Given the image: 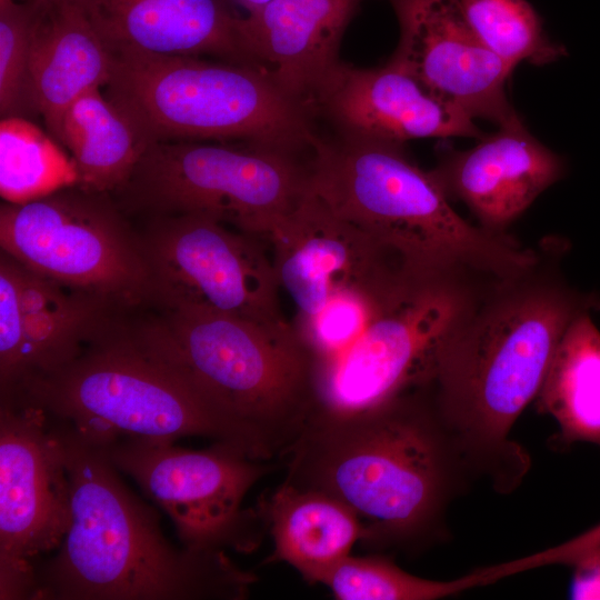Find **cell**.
Listing matches in <instances>:
<instances>
[{
    "mask_svg": "<svg viewBox=\"0 0 600 600\" xmlns=\"http://www.w3.org/2000/svg\"><path fill=\"white\" fill-rule=\"evenodd\" d=\"M427 386L374 407L316 410L282 454L284 482L351 508L371 548H410L437 534L467 468Z\"/></svg>",
    "mask_w": 600,
    "mask_h": 600,
    "instance_id": "cell-1",
    "label": "cell"
},
{
    "mask_svg": "<svg viewBox=\"0 0 600 600\" xmlns=\"http://www.w3.org/2000/svg\"><path fill=\"white\" fill-rule=\"evenodd\" d=\"M527 274L474 306L439 349L428 384L466 467L501 492L513 490L530 466L510 430L537 397L564 331L588 311L562 284Z\"/></svg>",
    "mask_w": 600,
    "mask_h": 600,
    "instance_id": "cell-2",
    "label": "cell"
},
{
    "mask_svg": "<svg viewBox=\"0 0 600 600\" xmlns=\"http://www.w3.org/2000/svg\"><path fill=\"white\" fill-rule=\"evenodd\" d=\"M60 427L71 484V524L37 572L34 599L242 600L258 577L221 549H179L157 513L121 481L104 446Z\"/></svg>",
    "mask_w": 600,
    "mask_h": 600,
    "instance_id": "cell-3",
    "label": "cell"
},
{
    "mask_svg": "<svg viewBox=\"0 0 600 600\" xmlns=\"http://www.w3.org/2000/svg\"><path fill=\"white\" fill-rule=\"evenodd\" d=\"M311 152L309 191L414 270H474L509 280L538 262L504 233L462 219L432 172L416 166L401 143L343 132L318 139Z\"/></svg>",
    "mask_w": 600,
    "mask_h": 600,
    "instance_id": "cell-4",
    "label": "cell"
},
{
    "mask_svg": "<svg viewBox=\"0 0 600 600\" xmlns=\"http://www.w3.org/2000/svg\"><path fill=\"white\" fill-rule=\"evenodd\" d=\"M149 309L132 317L140 333L183 367L256 459L282 457L317 410L316 358L296 328L192 307Z\"/></svg>",
    "mask_w": 600,
    "mask_h": 600,
    "instance_id": "cell-5",
    "label": "cell"
},
{
    "mask_svg": "<svg viewBox=\"0 0 600 600\" xmlns=\"http://www.w3.org/2000/svg\"><path fill=\"white\" fill-rule=\"evenodd\" d=\"M1 396L32 403L92 439L204 437L251 457L239 430L129 316L111 319L62 367Z\"/></svg>",
    "mask_w": 600,
    "mask_h": 600,
    "instance_id": "cell-6",
    "label": "cell"
},
{
    "mask_svg": "<svg viewBox=\"0 0 600 600\" xmlns=\"http://www.w3.org/2000/svg\"><path fill=\"white\" fill-rule=\"evenodd\" d=\"M111 54L104 94L147 146L246 142L299 153L319 139L311 107L256 66L200 56Z\"/></svg>",
    "mask_w": 600,
    "mask_h": 600,
    "instance_id": "cell-7",
    "label": "cell"
},
{
    "mask_svg": "<svg viewBox=\"0 0 600 600\" xmlns=\"http://www.w3.org/2000/svg\"><path fill=\"white\" fill-rule=\"evenodd\" d=\"M308 191V163L298 153L222 141H161L147 146L112 196L144 219L204 214L263 241Z\"/></svg>",
    "mask_w": 600,
    "mask_h": 600,
    "instance_id": "cell-8",
    "label": "cell"
},
{
    "mask_svg": "<svg viewBox=\"0 0 600 600\" xmlns=\"http://www.w3.org/2000/svg\"><path fill=\"white\" fill-rule=\"evenodd\" d=\"M1 251L117 316L151 304V271L139 231L112 194L71 184L0 207Z\"/></svg>",
    "mask_w": 600,
    "mask_h": 600,
    "instance_id": "cell-9",
    "label": "cell"
},
{
    "mask_svg": "<svg viewBox=\"0 0 600 600\" xmlns=\"http://www.w3.org/2000/svg\"><path fill=\"white\" fill-rule=\"evenodd\" d=\"M459 273L413 277L349 346L317 362V410H364L428 386L442 343L477 304Z\"/></svg>",
    "mask_w": 600,
    "mask_h": 600,
    "instance_id": "cell-10",
    "label": "cell"
},
{
    "mask_svg": "<svg viewBox=\"0 0 600 600\" xmlns=\"http://www.w3.org/2000/svg\"><path fill=\"white\" fill-rule=\"evenodd\" d=\"M98 441L112 464L170 517L183 547L250 551L259 543L263 522L258 510L243 509L242 502L276 469L270 461L221 442L190 450L137 437Z\"/></svg>",
    "mask_w": 600,
    "mask_h": 600,
    "instance_id": "cell-11",
    "label": "cell"
},
{
    "mask_svg": "<svg viewBox=\"0 0 600 600\" xmlns=\"http://www.w3.org/2000/svg\"><path fill=\"white\" fill-rule=\"evenodd\" d=\"M149 308L192 307L258 323H283L263 240L204 214L144 219Z\"/></svg>",
    "mask_w": 600,
    "mask_h": 600,
    "instance_id": "cell-12",
    "label": "cell"
},
{
    "mask_svg": "<svg viewBox=\"0 0 600 600\" xmlns=\"http://www.w3.org/2000/svg\"><path fill=\"white\" fill-rule=\"evenodd\" d=\"M71 524V484L59 424L12 396L0 406V599H34L36 561Z\"/></svg>",
    "mask_w": 600,
    "mask_h": 600,
    "instance_id": "cell-13",
    "label": "cell"
},
{
    "mask_svg": "<svg viewBox=\"0 0 600 600\" xmlns=\"http://www.w3.org/2000/svg\"><path fill=\"white\" fill-rule=\"evenodd\" d=\"M267 241L279 287L294 302L297 318L314 314L340 293L387 294L423 273L333 213L309 189Z\"/></svg>",
    "mask_w": 600,
    "mask_h": 600,
    "instance_id": "cell-14",
    "label": "cell"
},
{
    "mask_svg": "<svg viewBox=\"0 0 600 600\" xmlns=\"http://www.w3.org/2000/svg\"><path fill=\"white\" fill-rule=\"evenodd\" d=\"M400 26L389 61L429 92L499 127L520 121L507 94L513 69L471 28L460 0H389Z\"/></svg>",
    "mask_w": 600,
    "mask_h": 600,
    "instance_id": "cell-15",
    "label": "cell"
},
{
    "mask_svg": "<svg viewBox=\"0 0 600 600\" xmlns=\"http://www.w3.org/2000/svg\"><path fill=\"white\" fill-rule=\"evenodd\" d=\"M117 316L1 251L0 389L46 374L73 359Z\"/></svg>",
    "mask_w": 600,
    "mask_h": 600,
    "instance_id": "cell-16",
    "label": "cell"
},
{
    "mask_svg": "<svg viewBox=\"0 0 600 600\" xmlns=\"http://www.w3.org/2000/svg\"><path fill=\"white\" fill-rule=\"evenodd\" d=\"M342 132L404 144L426 138H481L473 118L429 92L389 61L360 69L339 62L310 100Z\"/></svg>",
    "mask_w": 600,
    "mask_h": 600,
    "instance_id": "cell-17",
    "label": "cell"
},
{
    "mask_svg": "<svg viewBox=\"0 0 600 600\" xmlns=\"http://www.w3.org/2000/svg\"><path fill=\"white\" fill-rule=\"evenodd\" d=\"M431 172L449 199L463 201L481 227L502 232L563 177L566 166L520 120L479 138L468 150L451 151Z\"/></svg>",
    "mask_w": 600,
    "mask_h": 600,
    "instance_id": "cell-18",
    "label": "cell"
},
{
    "mask_svg": "<svg viewBox=\"0 0 600 600\" xmlns=\"http://www.w3.org/2000/svg\"><path fill=\"white\" fill-rule=\"evenodd\" d=\"M366 0H271L239 16L237 30L249 62L288 94L310 106L340 62L343 33Z\"/></svg>",
    "mask_w": 600,
    "mask_h": 600,
    "instance_id": "cell-19",
    "label": "cell"
},
{
    "mask_svg": "<svg viewBox=\"0 0 600 600\" xmlns=\"http://www.w3.org/2000/svg\"><path fill=\"white\" fill-rule=\"evenodd\" d=\"M111 52L200 56L251 64L224 0H80ZM252 66V64H251Z\"/></svg>",
    "mask_w": 600,
    "mask_h": 600,
    "instance_id": "cell-20",
    "label": "cell"
},
{
    "mask_svg": "<svg viewBox=\"0 0 600 600\" xmlns=\"http://www.w3.org/2000/svg\"><path fill=\"white\" fill-rule=\"evenodd\" d=\"M111 64V51L79 3L39 4L31 40V84L38 113L54 139L67 109L107 84Z\"/></svg>",
    "mask_w": 600,
    "mask_h": 600,
    "instance_id": "cell-21",
    "label": "cell"
},
{
    "mask_svg": "<svg viewBox=\"0 0 600 600\" xmlns=\"http://www.w3.org/2000/svg\"><path fill=\"white\" fill-rule=\"evenodd\" d=\"M258 512L273 540L270 561L288 563L310 584L319 583L364 538L361 519L342 501L284 481Z\"/></svg>",
    "mask_w": 600,
    "mask_h": 600,
    "instance_id": "cell-22",
    "label": "cell"
},
{
    "mask_svg": "<svg viewBox=\"0 0 600 600\" xmlns=\"http://www.w3.org/2000/svg\"><path fill=\"white\" fill-rule=\"evenodd\" d=\"M70 153L77 184L113 194L132 173L147 144L100 88L66 111L56 138Z\"/></svg>",
    "mask_w": 600,
    "mask_h": 600,
    "instance_id": "cell-23",
    "label": "cell"
},
{
    "mask_svg": "<svg viewBox=\"0 0 600 600\" xmlns=\"http://www.w3.org/2000/svg\"><path fill=\"white\" fill-rule=\"evenodd\" d=\"M536 398L566 442L600 446V331L588 311L564 331Z\"/></svg>",
    "mask_w": 600,
    "mask_h": 600,
    "instance_id": "cell-24",
    "label": "cell"
},
{
    "mask_svg": "<svg viewBox=\"0 0 600 600\" xmlns=\"http://www.w3.org/2000/svg\"><path fill=\"white\" fill-rule=\"evenodd\" d=\"M77 184L70 157L30 119L1 118L0 193L21 203Z\"/></svg>",
    "mask_w": 600,
    "mask_h": 600,
    "instance_id": "cell-25",
    "label": "cell"
},
{
    "mask_svg": "<svg viewBox=\"0 0 600 600\" xmlns=\"http://www.w3.org/2000/svg\"><path fill=\"white\" fill-rule=\"evenodd\" d=\"M339 600H437L488 584L484 569L438 581L413 576L390 559L372 554L348 556L321 579Z\"/></svg>",
    "mask_w": 600,
    "mask_h": 600,
    "instance_id": "cell-26",
    "label": "cell"
},
{
    "mask_svg": "<svg viewBox=\"0 0 600 600\" xmlns=\"http://www.w3.org/2000/svg\"><path fill=\"white\" fill-rule=\"evenodd\" d=\"M481 42L513 70L520 62L543 66L567 56L546 34L542 20L527 0H460Z\"/></svg>",
    "mask_w": 600,
    "mask_h": 600,
    "instance_id": "cell-27",
    "label": "cell"
},
{
    "mask_svg": "<svg viewBox=\"0 0 600 600\" xmlns=\"http://www.w3.org/2000/svg\"><path fill=\"white\" fill-rule=\"evenodd\" d=\"M39 4L34 0L0 2L1 118L39 114L33 97L30 54Z\"/></svg>",
    "mask_w": 600,
    "mask_h": 600,
    "instance_id": "cell-28",
    "label": "cell"
},
{
    "mask_svg": "<svg viewBox=\"0 0 600 600\" xmlns=\"http://www.w3.org/2000/svg\"><path fill=\"white\" fill-rule=\"evenodd\" d=\"M414 276L387 294L346 292L331 298L314 314L297 318L293 327L309 347L316 363L349 346L377 312Z\"/></svg>",
    "mask_w": 600,
    "mask_h": 600,
    "instance_id": "cell-29",
    "label": "cell"
},
{
    "mask_svg": "<svg viewBox=\"0 0 600 600\" xmlns=\"http://www.w3.org/2000/svg\"><path fill=\"white\" fill-rule=\"evenodd\" d=\"M596 551H600V523L560 544L521 559L499 563L498 570L500 576L506 578L538 567L571 564L578 558Z\"/></svg>",
    "mask_w": 600,
    "mask_h": 600,
    "instance_id": "cell-30",
    "label": "cell"
},
{
    "mask_svg": "<svg viewBox=\"0 0 600 600\" xmlns=\"http://www.w3.org/2000/svg\"><path fill=\"white\" fill-rule=\"evenodd\" d=\"M573 566L570 598L600 600V551L578 558Z\"/></svg>",
    "mask_w": 600,
    "mask_h": 600,
    "instance_id": "cell-31",
    "label": "cell"
},
{
    "mask_svg": "<svg viewBox=\"0 0 600 600\" xmlns=\"http://www.w3.org/2000/svg\"><path fill=\"white\" fill-rule=\"evenodd\" d=\"M228 6L234 11V8H240L246 11V14L253 12L271 0H224Z\"/></svg>",
    "mask_w": 600,
    "mask_h": 600,
    "instance_id": "cell-32",
    "label": "cell"
},
{
    "mask_svg": "<svg viewBox=\"0 0 600 600\" xmlns=\"http://www.w3.org/2000/svg\"><path fill=\"white\" fill-rule=\"evenodd\" d=\"M40 6H57L62 3H79L80 0H34Z\"/></svg>",
    "mask_w": 600,
    "mask_h": 600,
    "instance_id": "cell-33",
    "label": "cell"
},
{
    "mask_svg": "<svg viewBox=\"0 0 600 600\" xmlns=\"http://www.w3.org/2000/svg\"><path fill=\"white\" fill-rule=\"evenodd\" d=\"M4 1H14V0H0V2H4ZM19 1H24V0H19Z\"/></svg>",
    "mask_w": 600,
    "mask_h": 600,
    "instance_id": "cell-34",
    "label": "cell"
}]
</instances>
